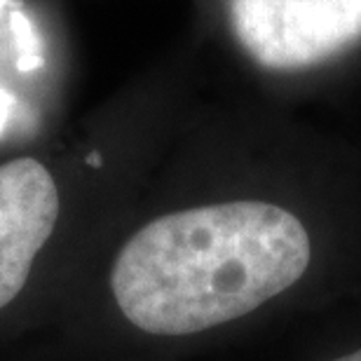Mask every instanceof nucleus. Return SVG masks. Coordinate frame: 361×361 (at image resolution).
Returning a JSON list of instances; mask_svg holds the SVG:
<instances>
[{
    "label": "nucleus",
    "instance_id": "nucleus-2",
    "mask_svg": "<svg viewBox=\"0 0 361 361\" xmlns=\"http://www.w3.org/2000/svg\"><path fill=\"white\" fill-rule=\"evenodd\" d=\"M237 42L265 68L314 66L361 40V0H228Z\"/></svg>",
    "mask_w": 361,
    "mask_h": 361
},
{
    "label": "nucleus",
    "instance_id": "nucleus-4",
    "mask_svg": "<svg viewBox=\"0 0 361 361\" xmlns=\"http://www.w3.org/2000/svg\"><path fill=\"white\" fill-rule=\"evenodd\" d=\"M329 361H361V345H357V348H352V350H345L341 355L331 357Z\"/></svg>",
    "mask_w": 361,
    "mask_h": 361
},
{
    "label": "nucleus",
    "instance_id": "nucleus-1",
    "mask_svg": "<svg viewBox=\"0 0 361 361\" xmlns=\"http://www.w3.org/2000/svg\"><path fill=\"white\" fill-rule=\"evenodd\" d=\"M312 230L288 207L230 200L157 216L122 244L115 305L134 329L185 338L240 322L312 272Z\"/></svg>",
    "mask_w": 361,
    "mask_h": 361
},
{
    "label": "nucleus",
    "instance_id": "nucleus-3",
    "mask_svg": "<svg viewBox=\"0 0 361 361\" xmlns=\"http://www.w3.org/2000/svg\"><path fill=\"white\" fill-rule=\"evenodd\" d=\"M59 219V188L33 157L0 164V310L31 277L40 249Z\"/></svg>",
    "mask_w": 361,
    "mask_h": 361
}]
</instances>
